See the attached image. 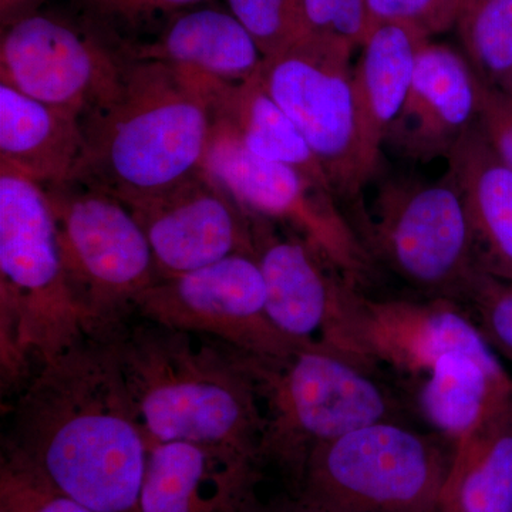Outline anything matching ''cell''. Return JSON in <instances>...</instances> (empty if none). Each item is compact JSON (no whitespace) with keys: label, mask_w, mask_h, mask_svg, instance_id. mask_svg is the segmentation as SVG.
Returning a JSON list of instances; mask_svg holds the SVG:
<instances>
[{"label":"cell","mask_w":512,"mask_h":512,"mask_svg":"<svg viewBox=\"0 0 512 512\" xmlns=\"http://www.w3.org/2000/svg\"><path fill=\"white\" fill-rule=\"evenodd\" d=\"M437 512H440L439 510H437Z\"/></svg>","instance_id":"obj_36"},{"label":"cell","mask_w":512,"mask_h":512,"mask_svg":"<svg viewBox=\"0 0 512 512\" xmlns=\"http://www.w3.org/2000/svg\"><path fill=\"white\" fill-rule=\"evenodd\" d=\"M370 19L376 23H399L426 37L456 28L466 0H366Z\"/></svg>","instance_id":"obj_30"},{"label":"cell","mask_w":512,"mask_h":512,"mask_svg":"<svg viewBox=\"0 0 512 512\" xmlns=\"http://www.w3.org/2000/svg\"><path fill=\"white\" fill-rule=\"evenodd\" d=\"M501 92L507 94L508 99L512 101V77L510 82L507 83V86H505L504 89L501 90Z\"/></svg>","instance_id":"obj_35"},{"label":"cell","mask_w":512,"mask_h":512,"mask_svg":"<svg viewBox=\"0 0 512 512\" xmlns=\"http://www.w3.org/2000/svg\"><path fill=\"white\" fill-rule=\"evenodd\" d=\"M67 286L90 339L110 340L160 275L146 234L119 198L67 183L45 188Z\"/></svg>","instance_id":"obj_7"},{"label":"cell","mask_w":512,"mask_h":512,"mask_svg":"<svg viewBox=\"0 0 512 512\" xmlns=\"http://www.w3.org/2000/svg\"><path fill=\"white\" fill-rule=\"evenodd\" d=\"M461 306L491 348L512 360V282L481 271Z\"/></svg>","instance_id":"obj_28"},{"label":"cell","mask_w":512,"mask_h":512,"mask_svg":"<svg viewBox=\"0 0 512 512\" xmlns=\"http://www.w3.org/2000/svg\"><path fill=\"white\" fill-rule=\"evenodd\" d=\"M0 512H94L67 497L15 454L0 461Z\"/></svg>","instance_id":"obj_27"},{"label":"cell","mask_w":512,"mask_h":512,"mask_svg":"<svg viewBox=\"0 0 512 512\" xmlns=\"http://www.w3.org/2000/svg\"><path fill=\"white\" fill-rule=\"evenodd\" d=\"M429 37L399 25L376 23L353 67V87L367 153L379 164L387 133L403 110L417 59Z\"/></svg>","instance_id":"obj_22"},{"label":"cell","mask_w":512,"mask_h":512,"mask_svg":"<svg viewBox=\"0 0 512 512\" xmlns=\"http://www.w3.org/2000/svg\"><path fill=\"white\" fill-rule=\"evenodd\" d=\"M261 464L231 448L151 447L140 512H258Z\"/></svg>","instance_id":"obj_17"},{"label":"cell","mask_w":512,"mask_h":512,"mask_svg":"<svg viewBox=\"0 0 512 512\" xmlns=\"http://www.w3.org/2000/svg\"><path fill=\"white\" fill-rule=\"evenodd\" d=\"M440 512H512V403L454 453Z\"/></svg>","instance_id":"obj_24"},{"label":"cell","mask_w":512,"mask_h":512,"mask_svg":"<svg viewBox=\"0 0 512 512\" xmlns=\"http://www.w3.org/2000/svg\"><path fill=\"white\" fill-rule=\"evenodd\" d=\"M242 356L264 412L259 463L275 467L289 493L322 444L377 421H406V396L375 367L350 357L319 348H296L284 357Z\"/></svg>","instance_id":"obj_5"},{"label":"cell","mask_w":512,"mask_h":512,"mask_svg":"<svg viewBox=\"0 0 512 512\" xmlns=\"http://www.w3.org/2000/svg\"><path fill=\"white\" fill-rule=\"evenodd\" d=\"M119 46L66 20L36 12L2 29L0 83L83 119L116 90Z\"/></svg>","instance_id":"obj_13"},{"label":"cell","mask_w":512,"mask_h":512,"mask_svg":"<svg viewBox=\"0 0 512 512\" xmlns=\"http://www.w3.org/2000/svg\"><path fill=\"white\" fill-rule=\"evenodd\" d=\"M305 36L323 37L356 50L373 23L366 0H302Z\"/></svg>","instance_id":"obj_29"},{"label":"cell","mask_w":512,"mask_h":512,"mask_svg":"<svg viewBox=\"0 0 512 512\" xmlns=\"http://www.w3.org/2000/svg\"><path fill=\"white\" fill-rule=\"evenodd\" d=\"M249 217L269 318L279 332L298 348L328 349L375 367L353 335L350 318L357 286L299 232L266 218Z\"/></svg>","instance_id":"obj_11"},{"label":"cell","mask_w":512,"mask_h":512,"mask_svg":"<svg viewBox=\"0 0 512 512\" xmlns=\"http://www.w3.org/2000/svg\"><path fill=\"white\" fill-rule=\"evenodd\" d=\"M456 447L406 421L349 431L316 448L291 491L295 512H437Z\"/></svg>","instance_id":"obj_6"},{"label":"cell","mask_w":512,"mask_h":512,"mask_svg":"<svg viewBox=\"0 0 512 512\" xmlns=\"http://www.w3.org/2000/svg\"><path fill=\"white\" fill-rule=\"evenodd\" d=\"M350 320L367 362L392 373L407 392L447 353L498 359L470 313L451 299L372 296L356 288Z\"/></svg>","instance_id":"obj_14"},{"label":"cell","mask_w":512,"mask_h":512,"mask_svg":"<svg viewBox=\"0 0 512 512\" xmlns=\"http://www.w3.org/2000/svg\"><path fill=\"white\" fill-rule=\"evenodd\" d=\"M126 205L146 234L160 278L254 254L251 217L204 167L170 190Z\"/></svg>","instance_id":"obj_15"},{"label":"cell","mask_w":512,"mask_h":512,"mask_svg":"<svg viewBox=\"0 0 512 512\" xmlns=\"http://www.w3.org/2000/svg\"><path fill=\"white\" fill-rule=\"evenodd\" d=\"M353 50L323 37L303 36L265 57L261 82L299 128L339 201L362 204L377 163L367 153L357 110Z\"/></svg>","instance_id":"obj_9"},{"label":"cell","mask_w":512,"mask_h":512,"mask_svg":"<svg viewBox=\"0 0 512 512\" xmlns=\"http://www.w3.org/2000/svg\"><path fill=\"white\" fill-rule=\"evenodd\" d=\"M353 225L370 256L423 296L461 305L480 275L463 195L448 173L384 181Z\"/></svg>","instance_id":"obj_8"},{"label":"cell","mask_w":512,"mask_h":512,"mask_svg":"<svg viewBox=\"0 0 512 512\" xmlns=\"http://www.w3.org/2000/svg\"><path fill=\"white\" fill-rule=\"evenodd\" d=\"M5 450L94 512H140L151 447L109 340L86 339L30 376Z\"/></svg>","instance_id":"obj_1"},{"label":"cell","mask_w":512,"mask_h":512,"mask_svg":"<svg viewBox=\"0 0 512 512\" xmlns=\"http://www.w3.org/2000/svg\"><path fill=\"white\" fill-rule=\"evenodd\" d=\"M211 104L212 116L224 121L249 153L296 168L332 190L305 137L265 89L259 73L241 84L212 83Z\"/></svg>","instance_id":"obj_23"},{"label":"cell","mask_w":512,"mask_h":512,"mask_svg":"<svg viewBox=\"0 0 512 512\" xmlns=\"http://www.w3.org/2000/svg\"><path fill=\"white\" fill-rule=\"evenodd\" d=\"M258 512H295L292 510L291 507H289L288 504L285 505V507L278 508V510H266V508L262 507L259 508Z\"/></svg>","instance_id":"obj_34"},{"label":"cell","mask_w":512,"mask_h":512,"mask_svg":"<svg viewBox=\"0 0 512 512\" xmlns=\"http://www.w3.org/2000/svg\"><path fill=\"white\" fill-rule=\"evenodd\" d=\"M119 47L128 59L167 64L224 84L254 79L265 60L254 37L229 10L212 8L183 10L150 42Z\"/></svg>","instance_id":"obj_18"},{"label":"cell","mask_w":512,"mask_h":512,"mask_svg":"<svg viewBox=\"0 0 512 512\" xmlns=\"http://www.w3.org/2000/svg\"><path fill=\"white\" fill-rule=\"evenodd\" d=\"M204 170L249 215L278 222L308 238L353 285L363 288L372 275L373 258L335 192L296 168L249 153L217 117L212 120Z\"/></svg>","instance_id":"obj_10"},{"label":"cell","mask_w":512,"mask_h":512,"mask_svg":"<svg viewBox=\"0 0 512 512\" xmlns=\"http://www.w3.org/2000/svg\"><path fill=\"white\" fill-rule=\"evenodd\" d=\"M46 0H0V25L2 29L16 20L39 12Z\"/></svg>","instance_id":"obj_33"},{"label":"cell","mask_w":512,"mask_h":512,"mask_svg":"<svg viewBox=\"0 0 512 512\" xmlns=\"http://www.w3.org/2000/svg\"><path fill=\"white\" fill-rule=\"evenodd\" d=\"M87 336L57 245L45 187L0 164V369L3 390Z\"/></svg>","instance_id":"obj_4"},{"label":"cell","mask_w":512,"mask_h":512,"mask_svg":"<svg viewBox=\"0 0 512 512\" xmlns=\"http://www.w3.org/2000/svg\"><path fill=\"white\" fill-rule=\"evenodd\" d=\"M104 25L136 28L157 16H174L207 0H79Z\"/></svg>","instance_id":"obj_31"},{"label":"cell","mask_w":512,"mask_h":512,"mask_svg":"<svg viewBox=\"0 0 512 512\" xmlns=\"http://www.w3.org/2000/svg\"><path fill=\"white\" fill-rule=\"evenodd\" d=\"M211 80L126 57L116 90L82 119L84 148L69 183L131 204L204 167Z\"/></svg>","instance_id":"obj_3"},{"label":"cell","mask_w":512,"mask_h":512,"mask_svg":"<svg viewBox=\"0 0 512 512\" xmlns=\"http://www.w3.org/2000/svg\"><path fill=\"white\" fill-rule=\"evenodd\" d=\"M447 158L466 205L478 268L512 282V171L478 123Z\"/></svg>","instance_id":"obj_20"},{"label":"cell","mask_w":512,"mask_h":512,"mask_svg":"<svg viewBox=\"0 0 512 512\" xmlns=\"http://www.w3.org/2000/svg\"><path fill=\"white\" fill-rule=\"evenodd\" d=\"M137 315L218 340L244 355L284 357L298 348L269 318L264 276L254 254L227 256L158 279L138 298Z\"/></svg>","instance_id":"obj_12"},{"label":"cell","mask_w":512,"mask_h":512,"mask_svg":"<svg viewBox=\"0 0 512 512\" xmlns=\"http://www.w3.org/2000/svg\"><path fill=\"white\" fill-rule=\"evenodd\" d=\"M478 127L512 171V101L507 94L483 84Z\"/></svg>","instance_id":"obj_32"},{"label":"cell","mask_w":512,"mask_h":512,"mask_svg":"<svg viewBox=\"0 0 512 512\" xmlns=\"http://www.w3.org/2000/svg\"><path fill=\"white\" fill-rule=\"evenodd\" d=\"M483 82L467 57L427 40L421 47L412 87L386 141L400 156L427 161L448 157L478 123Z\"/></svg>","instance_id":"obj_16"},{"label":"cell","mask_w":512,"mask_h":512,"mask_svg":"<svg viewBox=\"0 0 512 512\" xmlns=\"http://www.w3.org/2000/svg\"><path fill=\"white\" fill-rule=\"evenodd\" d=\"M413 409L454 447L512 403V379L500 359L470 353L441 356L409 390Z\"/></svg>","instance_id":"obj_19"},{"label":"cell","mask_w":512,"mask_h":512,"mask_svg":"<svg viewBox=\"0 0 512 512\" xmlns=\"http://www.w3.org/2000/svg\"><path fill=\"white\" fill-rule=\"evenodd\" d=\"M229 12L254 37L262 55L284 52L305 36L302 0H225Z\"/></svg>","instance_id":"obj_26"},{"label":"cell","mask_w":512,"mask_h":512,"mask_svg":"<svg viewBox=\"0 0 512 512\" xmlns=\"http://www.w3.org/2000/svg\"><path fill=\"white\" fill-rule=\"evenodd\" d=\"M82 119L0 83V164L45 188L72 178L82 157Z\"/></svg>","instance_id":"obj_21"},{"label":"cell","mask_w":512,"mask_h":512,"mask_svg":"<svg viewBox=\"0 0 512 512\" xmlns=\"http://www.w3.org/2000/svg\"><path fill=\"white\" fill-rule=\"evenodd\" d=\"M140 319L109 342L150 447H225L259 463L264 412L242 353L207 336Z\"/></svg>","instance_id":"obj_2"},{"label":"cell","mask_w":512,"mask_h":512,"mask_svg":"<svg viewBox=\"0 0 512 512\" xmlns=\"http://www.w3.org/2000/svg\"><path fill=\"white\" fill-rule=\"evenodd\" d=\"M456 29L478 79L503 90L512 77V0H466Z\"/></svg>","instance_id":"obj_25"}]
</instances>
